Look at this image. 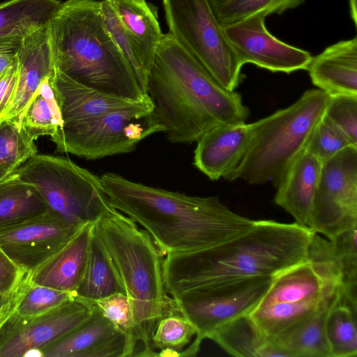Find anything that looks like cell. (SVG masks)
<instances>
[{"label":"cell","instance_id":"cell-1","mask_svg":"<svg viewBox=\"0 0 357 357\" xmlns=\"http://www.w3.org/2000/svg\"><path fill=\"white\" fill-rule=\"evenodd\" d=\"M100 177L111 206L142 225L164 256L213 247L243 234L255 222L215 196L172 192L114 172Z\"/></svg>","mask_w":357,"mask_h":357},{"label":"cell","instance_id":"cell-2","mask_svg":"<svg viewBox=\"0 0 357 357\" xmlns=\"http://www.w3.org/2000/svg\"><path fill=\"white\" fill-rule=\"evenodd\" d=\"M146 93L152 121L175 144L197 142L220 125L245 122L250 114L241 94L224 89L169 33L156 50Z\"/></svg>","mask_w":357,"mask_h":357},{"label":"cell","instance_id":"cell-3","mask_svg":"<svg viewBox=\"0 0 357 357\" xmlns=\"http://www.w3.org/2000/svg\"><path fill=\"white\" fill-rule=\"evenodd\" d=\"M314 232L274 220H255L248 231L204 250L165 255V289L172 297L225 281L275 276L307 259Z\"/></svg>","mask_w":357,"mask_h":357},{"label":"cell","instance_id":"cell-4","mask_svg":"<svg viewBox=\"0 0 357 357\" xmlns=\"http://www.w3.org/2000/svg\"><path fill=\"white\" fill-rule=\"evenodd\" d=\"M46 27L55 70L102 91L149 98L107 28L100 1L66 0Z\"/></svg>","mask_w":357,"mask_h":357},{"label":"cell","instance_id":"cell-5","mask_svg":"<svg viewBox=\"0 0 357 357\" xmlns=\"http://www.w3.org/2000/svg\"><path fill=\"white\" fill-rule=\"evenodd\" d=\"M94 225L128 298L136 340L144 345L139 356H157L151 337L170 298L164 285V255L145 229L113 207Z\"/></svg>","mask_w":357,"mask_h":357},{"label":"cell","instance_id":"cell-6","mask_svg":"<svg viewBox=\"0 0 357 357\" xmlns=\"http://www.w3.org/2000/svg\"><path fill=\"white\" fill-rule=\"evenodd\" d=\"M330 96L319 89L305 91L290 106L250 123L252 140L243 160L225 179L275 188L304 150L324 114Z\"/></svg>","mask_w":357,"mask_h":357},{"label":"cell","instance_id":"cell-7","mask_svg":"<svg viewBox=\"0 0 357 357\" xmlns=\"http://www.w3.org/2000/svg\"><path fill=\"white\" fill-rule=\"evenodd\" d=\"M39 193L49 211L78 227L111 206L100 177L62 156L36 153L15 172Z\"/></svg>","mask_w":357,"mask_h":357},{"label":"cell","instance_id":"cell-8","mask_svg":"<svg viewBox=\"0 0 357 357\" xmlns=\"http://www.w3.org/2000/svg\"><path fill=\"white\" fill-rule=\"evenodd\" d=\"M169 33L225 89L233 91L241 79L236 54L208 0H162Z\"/></svg>","mask_w":357,"mask_h":357},{"label":"cell","instance_id":"cell-9","mask_svg":"<svg viewBox=\"0 0 357 357\" xmlns=\"http://www.w3.org/2000/svg\"><path fill=\"white\" fill-rule=\"evenodd\" d=\"M151 100L70 125L50 137L57 151L94 160L132 151L149 135L161 132L151 117Z\"/></svg>","mask_w":357,"mask_h":357},{"label":"cell","instance_id":"cell-10","mask_svg":"<svg viewBox=\"0 0 357 357\" xmlns=\"http://www.w3.org/2000/svg\"><path fill=\"white\" fill-rule=\"evenodd\" d=\"M274 276L257 275L225 281L181 293L173 298L195 327V341L181 356H194L205 338L219 327L258 307Z\"/></svg>","mask_w":357,"mask_h":357},{"label":"cell","instance_id":"cell-11","mask_svg":"<svg viewBox=\"0 0 357 357\" xmlns=\"http://www.w3.org/2000/svg\"><path fill=\"white\" fill-rule=\"evenodd\" d=\"M306 226L328 240L357 227V146L322 162Z\"/></svg>","mask_w":357,"mask_h":357},{"label":"cell","instance_id":"cell-12","mask_svg":"<svg viewBox=\"0 0 357 357\" xmlns=\"http://www.w3.org/2000/svg\"><path fill=\"white\" fill-rule=\"evenodd\" d=\"M94 303L75 296L43 313L22 317L15 312L0 328V357L39 356L90 318Z\"/></svg>","mask_w":357,"mask_h":357},{"label":"cell","instance_id":"cell-13","mask_svg":"<svg viewBox=\"0 0 357 357\" xmlns=\"http://www.w3.org/2000/svg\"><path fill=\"white\" fill-rule=\"evenodd\" d=\"M82 227L72 225L47 210L0 229V248L24 273H29L64 247Z\"/></svg>","mask_w":357,"mask_h":357},{"label":"cell","instance_id":"cell-14","mask_svg":"<svg viewBox=\"0 0 357 357\" xmlns=\"http://www.w3.org/2000/svg\"><path fill=\"white\" fill-rule=\"evenodd\" d=\"M265 17L257 14L222 26L240 63L287 74L307 70L310 53L273 36L265 26Z\"/></svg>","mask_w":357,"mask_h":357},{"label":"cell","instance_id":"cell-15","mask_svg":"<svg viewBox=\"0 0 357 357\" xmlns=\"http://www.w3.org/2000/svg\"><path fill=\"white\" fill-rule=\"evenodd\" d=\"M127 337L119 333L95 305L84 323L40 351L44 357H130Z\"/></svg>","mask_w":357,"mask_h":357},{"label":"cell","instance_id":"cell-16","mask_svg":"<svg viewBox=\"0 0 357 357\" xmlns=\"http://www.w3.org/2000/svg\"><path fill=\"white\" fill-rule=\"evenodd\" d=\"M251 140L250 123L240 122L213 127L197 140L194 165L211 180L226 178L243 160Z\"/></svg>","mask_w":357,"mask_h":357},{"label":"cell","instance_id":"cell-17","mask_svg":"<svg viewBox=\"0 0 357 357\" xmlns=\"http://www.w3.org/2000/svg\"><path fill=\"white\" fill-rule=\"evenodd\" d=\"M63 125H70L112 112L138 106L150 100H135L79 84L54 69Z\"/></svg>","mask_w":357,"mask_h":357},{"label":"cell","instance_id":"cell-18","mask_svg":"<svg viewBox=\"0 0 357 357\" xmlns=\"http://www.w3.org/2000/svg\"><path fill=\"white\" fill-rule=\"evenodd\" d=\"M17 59L19 75L16 92L4 118L17 122L43 79L54 71L46 26L24 36Z\"/></svg>","mask_w":357,"mask_h":357},{"label":"cell","instance_id":"cell-19","mask_svg":"<svg viewBox=\"0 0 357 357\" xmlns=\"http://www.w3.org/2000/svg\"><path fill=\"white\" fill-rule=\"evenodd\" d=\"M93 225H84L64 247L26 273L28 282L75 294L84 272Z\"/></svg>","mask_w":357,"mask_h":357},{"label":"cell","instance_id":"cell-20","mask_svg":"<svg viewBox=\"0 0 357 357\" xmlns=\"http://www.w3.org/2000/svg\"><path fill=\"white\" fill-rule=\"evenodd\" d=\"M307 70L312 83L329 96H357V38L339 41L312 56Z\"/></svg>","mask_w":357,"mask_h":357},{"label":"cell","instance_id":"cell-21","mask_svg":"<svg viewBox=\"0 0 357 357\" xmlns=\"http://www.w3.org/2000/svg\"><path fill=\"white\" fill-rule=\"evenodd\" d=\"M321 165V161L304 149L276 187L275 203L291 214L300 225L307 227Z\"/></svg>","mask_w":357,"mask_h":357},{"label":"cell","instance_id":"cell-22","mask_svg":"<svg viewBox=\"0 0 357 357\" xmlns=\"http://www.w3.org/2000/svg\"><path fill=\"white\" fill-rule=\"evenodd\" d=\"M123 26L136 43L149 75L163 36L155 11L145 0H108Z\"/></svg>","mask_w":357,"mask_h":357},{"label":"cell","instance_id":"cell-23","mask_svg":"<svg viewBox=\"0 0 357 357\" xmlns=\"http://www.w3.org/2000/svg\"><path fill=\"white\" fill-rule=\"evenodd\" d=\"M209 339L235 356L287 357L262 333L250 314L237 317L219 327Z\"/></svg>","mask_w":357,"mask_h":357},{"label":"cell","instance_id":"cell-24","mask_svg":"<svg viewBox=\"0 0 357 357\" xmlns=\"http://www.w3.org/2000/svg\"><path fill=\"white\" fill-rule=\"evenodd\" d=\"M341 298L284 330L272 342L287 357H331L326 335V320L331 307Z\"/></svg>","mask_w":357,"mask_h":357},{"label":"cell","instance_id":"cell-25","mask_svg":"<svg viewBox=\"0 0 357 357\" xmlns=\"http://www.w3.org/2000/svg\"><path fill=\"white\" fill-rule=\"evenodd\" d=\"M116 293L125 294L124 289L93 223L86 264L75 296L93 303Z\"/></svg>","mask_w":357,"mask_h":357},{"label":"cell","instance_id":"cell-26","mask_svg":"<svg viewBox=\"0 0 357 357\" xmlns=\"http://www.w3.org/2000/svg\"><path fill=\"white\" fill-rule=\"evenodd\" d=\"M54 73L43 79L17 120L20 128L33 141L43 135L54 136L62 126Z\"/></svg>","mask_w":357,"mask_h":357},{"label":"cell","instance_id":"cell-27","mask_svg":"<svg viewBox=\"0 0 357 357\" xmlns=\"http://www.w3.org/2000/svg\"><path fill=\"white\" fill-rule=\"evenodd\" d=\"M343 290L321 299L258 306L250 317L272 342L278 335L340 299Z\"/></svg>","mask_w":357,"mask_h":357},{"label":"cell","instance_id":"cell-28","mask_svg":"<svg viewBox=\"0 0 357 357\" xmlns=\"http://www.w3.org/2000/svg\"><path fill=\"white\" fill-rule=\"evenodd\" d=\"M61 1L8 0L0 3V39L27 34L47 25Z\"/></svg>","mask_w":357,"mask_h":357},{"label":"cell","instance_id":"cell-29","mask_svg":"<svg viewBox=\"0 0 357 357\" xmlns=\"http://www.w3.org/2000/svg\"><path fill=\"white\" fill-rule=\"evenodd\" d=\"M47 211L37 190L13 172L0 181V229L13 225Z\"/></svg>","mask_w":357,"mask_h":357},{"label":"cell","instance_id":"cell-30","mask_svg":"<svg viewBox=\"0 0 357 357\" xmlns=\"http://www.w3.org/2000/svg\"><path fill=\"white\" fill-rule=\"evenodd\" d=\"M197 331L170 297L151 337L153 349H160L158 356H181Z\"/></svg>","mask_w":357,"mask_h":357},{"label":"cell","instance_id":"cell-31","mask_svg":"<svg viewBox=\"0 0 357 357\" xmlns=\"http://www.w3.org/2000/svg\"><path fill=\"white\" fill-rule=\"evenodd\" d=\"M357 307L342 300L333 305L326 320V335L331 357L357 355Z\"/></svg>","mask_w":357,"mask_h":357},{"label":"cell","instance_id":"cell-32","mask_svg":"<svg viewBox=\"0 0 357 357\" xmlns=\"http://www.w3.org/2000/svg\"><path fill=\"white\" fill-rule=\"evenodd\" d=\"M305 0H208L213 12L222 26L236 22L246 17L262 14H281L293 9Z\"/></svg>","mask_w":357,"mask_h":357},{"label":"cell","instance_id":"cell-33","mask_svg":"<svg viewBox=\"0 0 357 357\" xmlns=\"http://www.w3.org/2000/svg\"><path fill=\"white\" fill-rule=\"evenodd\" d=\"M36 153L34 141L16 121H0V166L14 172Z\"/></svg>","mask_w":357,"mask_h":357},{"label":"cell","instance_id":"cell-34","mask_svg":"<svg viewBox=\"0 0 357 357\" xmlns=\"http://www.w3.org/2000/svg\"><path fill=\"white\" fill-rule=\"evenodd\" d=\"M100 3L107 29L132 68L142 89L146 93L149 73L136 43L120 22L109 1L102 0Z\"/></svg>","mask_w":357,"mask_h":357},{"label":"cell","instance_id":"cell-35","mask_svg":"<svg viewBox=\"0 0 357 357\" xmlns=\"http://www.w3.org/2000/svg\"><path fill=\"white\" fill-rule=\"evenodd\" d=\"M356 231L357 227H355L329 240L342 268L344 288L342 298L354 306H357Z\"/></svg>","mask_w":357,"mask_h":357},{"label":"cell","instance_id":"cell-36","mask_svg":"<svg viewBox=\"0 0 357 357\" xmlns=\"http://www.w3.org/2000/svg\"><path fill=\"white\" fill-rule=\"evenodd\" d=\"M72 292L31 284L25 274L15 312L20 316H33L53 309L75 297Z\"/></svg>","mask_w":357,"mask_h":357},{"label":"cell","instance_id":"cell-37","mask_svg":"<svg viewBox=\"0 0 357 357\" xmlns=\"http://www.w3.org/2000/svg\"><path fill=\"white\" fill-rule=\"evenodd\" d=\"M351 145L354 144L349 138L324 114L311 133L305 149L324 162Z\"/></svg>","mask_w":357,"mask_h":357},{"label":"cell","instance_id":"cell-38","mask_svg":"<svg viewBox=\"0 0 357 357\" xmlns=\"http://www.w3.org/2000/svg\"><path fill=\"white\" fill-rule=\"evenodd\" d=\"M93 303L116 330L127 337L135 356L137 341L131 307L127 296L123 293H116Z\"/></svg>","mask_w":357,"mask_h":357},{"label":"cell","instance_id":"cell-39","mask_svg":"<svg viewBox=\"0 0 357 357\" xmlns=\"http://www.w3.org/2000/svg\"><path fill=\"white\" fill-rule=\"evenodd\" d=\"M324 115L357 146V96H330Z\"/></svg>","mask_w":357,"mask_h":357},{"label":"cell","instance_id":"cell-40","mask_svg":"<svg viewBox=\"0 0 357 357\" xmlns=\"http://www.w3.org/2000/svg\"><path fill=\"white\" fill-rule=\"evenodd\" d=\"M18 59L0 73V121L4 119L15 97L18 82Z\"/></svg>","mask_w":357,"mask_h":357},{"label":"cell","instance_id":"cell-41","mask_svg":"<svg viewBox=\"0 0 357 357\" xmlns=\"http://www.w3.org/2000/svg\"><path fill=\"white\" fill-rule=\"evenodd\" d=\"M25 274L0 248V294L10 296Z\"/></svg>","mask_w":357,"mask_h":357},{"label":"cell","instance_id":"cell-42","mask_svg":"<svg viewBox=\"0 0 357 357\" xmlns=\"http://www.w3.org/2000/svg\"><path fill=\"white\" fill-rule=\"evenodd\" d=\"M24 36H13L0 39V73L17 59Z\"/></svg>","mask_w":357,"mask_h":357},{"label":"cell","instance_id":"cell-43","mask_svg":"<svg viewBox=\"0 0 357 357\" xmlns=\"http://www.w3.org/2000/svg\"><path fill=\"white\" fill-rule=\"evenodd\" d=\"M24 277L9 300L0 307V328L6 320L15 312L22 292Z\"/></svg>","mask_w":357,"mask_h":357},{"label":"cell","instance_id":"cell-44","mask_svg":"<svg viewBox=\"0 0 357 357\" xmlns=\"http://www.w3.org/2000/svg\"><path fill=\"white\" fill-rule=\"evenodd\" d=\"M349 12L351 20L357 26V0H349Z\"/></svg>","mask_w":357,"mask_h":357},{"label":"cell","instance_id":"cell-45","mask_svg":"<svg viewBox=\"0 0 357 357\" xmlns=\"http://www.w3.org/2000/svg\"><path fill=\"white\" fill-rule=\"evenodd\" d=\"M15 172V171H14ZM13 172L9 171L0 166V181L12 174Z\"/></svg>","mask_w":357,"mask_h":357},{"label":"cell","instance_id":"cell-46","mask_svg":"<svg viewBox=\"0 0 357 357\" xmlns=\"http://www.w3.org/2000/svg\"><path fill=\"white\" fill-rule=\"evenodd\" d=\"M11 295L10 296H6L0 294V307L9 300V298L11 296Z\"/></svg>","mask_w":357,"mask_h":357}]
</instances>
